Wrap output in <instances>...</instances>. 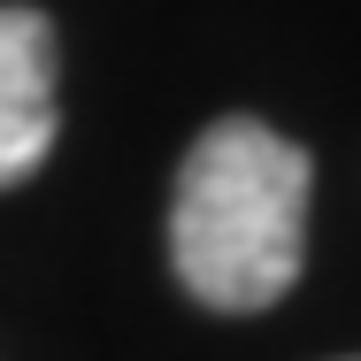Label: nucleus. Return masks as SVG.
I'll use <instances>...</instances> for the list:
<instances>
[{
    "instance_id": "obj_2",
    "label": "nucleus",
    "mask_w": 361,
    "mask_h": 361,
    "mask_svg": "<svg viewBox=\"0 0 361 361\" xmlns=\"http://www.w3.org/2000/svg\"><path fill=\"white\" fill-rule=\"evenodd\" d=\"M54 23L39 8H0V185H23L54 154Z\"/></svg>"
},
{
    "instance_id": "obj_1",
    "label": "nucleus",
    "mask_w": 361,
    "mask_h": 361,
    "mask_svg": "<svg viewBox=\"0 0 361 361\" xmlns=\"http://www.w3.org/2000/svg\"><path fill=\"white\" fill-rule=\"evenodd\" d=\"M307 192H315V161L277 123H254V116L208 123L169 200L177 285L223 315L277 307L307 262Z\"/></svg>"
},
{
    "instance_id": "obj_3",
    "label": "nucleus",
    "mask_w": 361,
    "mask_h": 361,
    "mask_svg": "<svg viewBox=\"0 0 361 361\" xmlns=\"http://www.w3.org/2000/svg\"><path fill=\"white\" fill-rule=\"evenodd\" d=\"M354 361H361V354H354Z\"/></svg>"
}]
</instances>
